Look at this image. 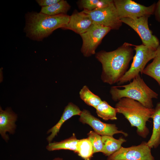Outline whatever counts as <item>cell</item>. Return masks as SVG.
I'll return each mask as SVG.
<instances>
[{
	"mask_svg": "<svg viewBox=\"0 0 160 160\" xmlns=\"http://www.w3.org/2000/svg\"><path fill=\"white\" fill-rule=\"evenodd\" d=\"M79 94L81 99L87 104L95 109L102 101L99 97L93 93L86 85L83 87Z\"/></svg>",
	"mask_w": 160,
	"mask_h": 160,
	"instance_id": "7402d4cb",
	"label": "cell"
},
{
	"mask_svg": "<svg viewBox=\"0 0 160 160\" xmlns=\"http://www.w3.org/2000/svg\"><path fill=\"white\" fill-rule=\"evenodd\" d=\"M147 142L143 141L137 145L122 147L108 156L106 160H155Z\"/></svg>",
	"mask_w": 160,
	"mask_h": 160,
	"instance_id": "30bf717a",
	"label": "cell"
},
{
	"mask_svg": "<svg viewBox=\"0 0 160 160\" xmlns=\"http://www.w3.org/2000/svg\"><path fill=\"white\" fill-rule=\"evenodd\" d=\"M111 28L95 23L85 33L80 35L82 39L81 52L85 57L95 54V50Z\"/></svg>",
	"mask_w": 160,
	"mask_h": 160,
	"instance_id": "52a82bcc",
	"label": "cell"
},
{
	"mask_svg": "<svg viewBox=\"0 0 160 160\" xmlns=\"http://www.w3.org/2000/svg\"><path fill=\"white\" fill-rule=\"evenodd\" d=\"M87 135L88 138L92 145L94 153L98 152H102L103 144L101 136L92 131H90Z\"/></svg>",
	"mask_w": 160,
	"mask_h": 160,
	"instance_id": "cb8c5ba5",
	"label": "cell"
},
{
	"mask_svg": "<svg viewBox=\"0 0 160 160\" xmlns=\"http://www.w3.org/2000/svg\"><path fill=\"white\" fill-rule=\"evenodd\" d=\"M79 119L81 123L89 125L95 132L101 136H113L115 134L119 133L122 134L125 137L128 135L127 133L119 130L115 124L102 122L86 109L82 111Z\"/></svg>",
	"mask_w": 160,
	"mask_h": 160,
	"instance_id": "8fae6325",
	"label": "cell"
},
{
	"mask_svg": "<svg viewBox=\"0 0 160 160\" xmlns=\"http://www.w3.org/2000/svg\"><path fill=\"white\" fill-rule=\"evenodd\" d=\"M101 137L103 144L102 153L108 157L119 150L121 147L122 144L126 141L122 137L118 139L109 135L101 136Z\"/></svg>",
	"mask_w": 160,
	"mask_h": 160,
	"instance_id": "2e32d148",
	"label": "cell"
},
{
	"mask_svg": "<svg viewBox=\"0 0 160 160\" xmlns=\"http://www.w3.org/2000/svg\"><path fill=\"white\" fill-rule=\"evenodd\" d=\"M119 19L124 17L135 18L154 13L156 4L146 7L131 0H114Z\"/></svg>",
	"mask_w": 160,
	"mask_h": 160,
	"instance_id": "9c48e42d",
	"label": "cell"
},
{
	"mask_svg": "<svg viewBox=\"0 0 160 160\" xmlns=\"http://www.w3.org/2000/svg\"><path fill=\"white\" fill-rule=\"evenodd\" d=\"M135 47V54L133 57L130 67L117 83L122 84L130 82L136 76L142 74L147 63L153 59L156 55V50L143 44L139 45H133Z\"/></svg>",
	"mask_w": 160,
	"mask_h": 160,
	"instance_id": "5b68a950",
	"label": "cell"
},
{
	"mask_svg": "<svg viewBox=\"0 0 160 160\" xmlns=\"http://www.w3.org/2000/svg\"><path fill=\"white\" fill-rule=\"evenodd\" d=\"M93 23L88 15L82 11H74L70 16L68 24L62 29L70 30L80 35L90 28Z\"/></svg>",
	"mask_w": 160,
	"mask_h": 160,
	"instance_id": "7c38bea8",
	"label": "cell"
},
{
	"mask_svg": "<svg viewBox=\"0 0 160 160\" xmlns=\"http://www.w3.org/2000/svg\"><path fill=\"white\" fill-rule=\"evenodd\" d=\"M143 73L153 79L160 87V45L152 62L145 68Z\"/></svg>",
	"mask_w": 160,
	"mask_h": 160,
	"instance_id": "ac0fdd59",
	"label": "cell"
},
{
	"mask_svg": "<svg viewBox=\"0 0 160 160\" xmlns=\"http://www.w3.org/2000/svg\"><path fill=\"white\" fill-rule=\"evenodd\" d=\"M70 8V5L66 1L60 0L49 6L42 7L40 12L51 16L66 14Z\"/></svg>",
	"mask_w": 160,
	"mask_h": 160,
	"instance_id": "d6986e66",
	"label": "cell"
},
{
	"mask_svg": "<svg viewBox=\"0 0 160 160\" xmlns=\"http://www.w3.org/2000/svg\"><path fill=\"white\" fill-rule=\"evenodd\" d=\"M82 112L79 108L73 103L70 102L65 106L63 114L57 123L47 132V134L51 133L46 138L49 143L52 142L53 139L57 135L63 123L67 120L75 115L80 116Z\"/></svg>",
	"mask_w": 160,
	"mask_h": 160,
	"instance_id": "5bb4252c",
	"label": "cell"
},
{
	"mask_svg": "<svg viewBox=\"0 0 160 160\" xmlns=\"http://www.w3.org/2000/svg\"><path fill=\"white\" fill-rule=\"evenodd\" d=\"M70 16L66 14L49 15L32 12L25 15L24 31L26 36L33 40L42 41L55 30L62 29L68 23Z\"/></svg>",
	"mask_w": 160,
	"mask_h": 160,
	"instance_id": "7a4b0ae2",
	"label": "cell"
},
{
	"mask_svg": "<svg viewBox=\"0 0 160 160\" xmlns=\"http://www.w3.org/2000/svg\"><path fill=\"white\" fill-rule=\"evenodd\" d=\"M112 0H81L78 2L79 7L83 10L91 11L106 7L111 3Z\"/></svg>",
	"mask_w": 160,
	"mask_h": 160,
	"instance_id": "603a6c76",
	"label": "cell"
},
{
	"mask_svg": "<svg viewBox=\"0 0 160 160\" xmlns=\"http://www.w3.org/2000/svg\"><path fill=\"white\" fill-rule=\"evenodd\" d=\"M118 113L122 114L132 127L137 128V134L145 138L149 133L146 123L151 118L154 108H148L139 102L130 98L124 97L115 105Z\"/></svg>",
	"mask_w": 160,
	"mask_h": 160,
	"instance_id": "277c9868",
	"label": "cell"
},
{
	"mask_svg": "<svg viewBox=\"0 0 160 160\" xmlns=\"http://www.w3.org/2000/svg\"><path fill=\"white\" fill-rule=\"evenodd\" d=\"M76 153L84 160H91L94 153L93 148L88 138L79 140Z\"/></svg>",
	"mask_w": 160,
	"mask_h": 160,
	"instance_id": "44dd1931",
	"label": "cell"
},
{
	"mask_svg": "<svg viewBox=\"0 0 160 160\" xmlns=\"http://www.w3.org/2000/svg\"><path fill=\"white\" fill-rule=\"evenodd\" d=\"M149 15H145L135 18L124 17L120 19L123 23L131 27L138 34L143 44L156 50L160 45L158 38L152 33L149 29L148 19Z\"/></svg>",
	"mask_w": 160,
	"mask_h": 160,
	"instance_id": "ba28073f",
	"label": "cell"
},
{
	"mask_svg": "<svg viewBox=\"0 0 160 160\" xmlns=\"http://www.w3.org/2000/svg\"><path fill=\"white\" fill-rule=\"evenodd\" d=\"M154 14L156 20L159 22H160V0L156 4Z\"/></svg>",
	"mask_w": 160,
	"mask_h": 160,
	"instance_id": "484cf974",
	"label": "cell"
},
{
	"mask_svg": "<svg viewBox=\"0 0 160 160\" xmlns=\"http://www.w3.org/2000/svg\"><path fill=\"white\" fill-rule=\"evenodd\" d=\"M87 14L93 23L111 29L118 30L122 22L119 19L113 0L108 6L91 11L83 10Z\"/></svg>",
	"mask_w": 160,
	"mask_h": 160,
	"instance_id": "8992f818",
	"label": "cell"
},
{
	"mask_svg": "<svg viewBox=\"0 0 160 160\" xmlns=\"http://www.w3.org/2000/svg\"><path fill=\"white\" fill-rule=\"evenodd\" d=\"M78 140L75 134L73 133L71 137L60 141L49 143L46 147V148L49 151L60 150H68L76 153Z\"/></svg>",
	"mask_w": 160,
	"mask_h": 160,
	"instance_id": "e0dca14e",
	"label": "cell"
},
{
	"mask_svg": "<svg viewBox=\"0 0 160 160\" xmlns=\"http://www.w3.org/2000/svg\"><path fill=\"white\" fill-rule=\"evenodd\" d=\"M52 160H63L62 158L60 157H56L54 159Z\"/></svg>",
	"mask_w": 160,
	"mask_h": 160,
	"instance_id": "4316f807",
	"label": "cell"
},
{
	"mask_svg": "<svg viewBox=\"0 0 160 160\" xmlns=\"http://www.w3.org/2000/svg\"><path fill=\"white\" fill-rule=\"evenodd\" d=\"M132 46L125 42L114 50H102L96 54V58L102 65L101 79L104 83L110 85L117 83L126 73L133 57Z\"/></svg>",
	"mask_w": 160,
	"mask_h": 160,
	"instance_id": "6da1fadb",
	"label": "cell"
},
{
	"mask_svg": "<svg viewBox=\"0 0 160 160\" xmlns=\"http://www.w3.org/2000/svg\"><path fill=\"white\" fill-rule=\"evenodd\" d=\"M60 0H37V4L42 7L49 6L59 1Z\"/></svg>",
	"mask_w": 160,
	"mask_h": 160,
	"instance_id": "d4e9b609",
	"label": "cell"
},
{
	"mask_svg": "<svg viewBox=\"0 0 160 160\" xmlns=\"http://www.w3.org/2000/svg\"><path fill=\"white\" fill-rule=\"evenodd\" d=\"M17 116L10 108L3 110L0 107V134L3 139L7 142L9 140V136L6 134L8 132L13 134L15 132L16 125L15 122Z\"/></svg>",
	"mask_w": 160,
	"mask_h": 160,
	"instance_id": "4fadbf2b",
	"label": "cell"
},
{
	"mask_svg": "<svg viewBox=\"0 0 160 160\" xmlns=\"http://www.w3.org/2000/svg\"><path fill=\"white\" fill-rule=\"evenodd\" d=\"M96 109L98 116L105 120L117 119V109L112 107L105 100L102 101Z\"/></svg>",
	"mask_w": 160,
	"mask_h": 160,
	"instance_id": "ffe728a7",
	"label": "cell"
},
{
	"mask_svg": "<svg viewBox=\"0 0 160 160\" xmlns=\"http://www.w3.org/2000/svg\"><path fill=\"white\" fill-rule=\"evenodd\" d=\"M110 93L114 101H118L122 98H128L150 108H153V99L157 98L158 96V94L147 85L140 74L127 84L111 87Z\"/></svg>",
	"mask_w": 160,
	"mask_h": 160,
	"instance_id": "3957f363",
	"label": "cell"
},
{
	"mask_svg": "<svg viewBox=\"0 0 160 160\" xmlns=\"http://www.w3.org/2000/svg\"><path fill=\"white\" fill-rule=\"evenodd\" d=\"M151 118L153 120V132L147 144L151 148H156L160 144V102L156 104Z\"/></svg>",
	"mask_w": 160,
	"mask_h": 160,
	"instance_id": "9a60e30c",
	"label": "cell"
}]
</instances>
